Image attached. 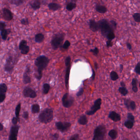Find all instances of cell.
<instances>
[{
	"mask_svg": "<svg viewBox=\"0 0 140 140\" xmlns=\"http://www.w3.org/2000/svg\"><path fill=\"white\" fill-rule=\"evenodd\" d=\"M123 69V65L122 64H120V73L122 72V70Z\"/></svg>",
	"mask_w": 140,
	"mask_h": 140,
	"instance_id": "obj_54",
	"label": "cell"
},
{
	"mask_svg": "<svg viewBox=\"0 0 140 140\" xmlns=\"http://www.w3.org/2000/svg\"><path fill=\"white\" fill-rule=\"evenodd\" d=\"M139 87L140 88V83H139Z\"/></svg>",
	"mask_w": 140,
	"mask_h": 140,
	"instance_id": "obj_59",
	"label": "cell"
},
{
	"mask_svg": "<svg viewBox=\"0 0 140 140\" xmlns=\"http://www.w3.org/2000/svg\"><path fill=\"white\" fill-rule=\"evenodd\" d=\"M21 110V103L19 102L18 103L16 108H15V114L16 117L19 120V115H20V113Z\"/></svg>",
	"mask_w": 140,
	"mask_h": 140,
	"instance_id": "obj_29",
	"label": "cell"
},
{
	"mask_svg": "<svg viewBox=\"0 0 140 140\" xmlns=\"http://www.w3.org/2000/svg\"><path fill=\"white\" fill-rule=\"evenodd\" d=\"M95 9L98 13L102 14H105L107 12V9L106 6L100 4H97L95 5Z\"/></svg>",
	"mask_w": 140,
	"mask_h": 140,
	"instance_id": "obj_19",
	"label": "cell"
},
{
	"mask_svg": "<svg viewBox=\"0 0 140 140\" xmlns=\"http://www.w3.org/2000/svg\"><path fill=\"white\" fill-rule=\"evenodd\" d=\"M2 12L3 18L5 20L10 21L13 19V14L10 10L7 8H4L2 10Z\"/></svg>",
	"mask_w": 140,
	"mask_h": 140,
	"instance_id": "obj_16",
	"label": "cell"
},
{
	"mask_svg": "<svg viewBox=\"0 0 140 140\" xmlns=\"http://www.w3.org/2000/svg\"><path fill=\"white\" fill-rule=\"evenodd\" d=\"M16 63V60L13 56H10L7 58L5 65H4V70L5 72L12 74L13 72L14 66Z\"/></svg>",
	"mask_w": 140,
	"mask_h": 140,
	"instance_id": "obj_6",
	"label": "cell"
},
{
	"mask_svg": "<svg viewBox=\"0 0 140 140\" xmlns=\"http://www.w3.org/2000/svg\"><path fill=\"white\" fill-rule=\"evenodd\" d=\"M136 104L135 102L131 99L130 103H129L130 110H132V111H134L136 109Z\"/></svg>",
	"mask_w": 140,
	"mask_h": 140,
	"instance_id": "obj_37",
	"label": "cell"
},
{
	"mask_svg": "<svg viewBox=\"0 0 140 140\" xmlns=\"http://www.w3.org/2000/svg\"><path fill=\"white\" fill-rule=\"evenodd\" d=\"M102 104V99L101 98H98L95 100L91 109L89 111L86 112L87 115H94L98 110L101 108V105Z\"/></svg>",
	"mask_w": 140,
	"mask_h": 140,
	"instance_id": "obj_9",
	"label": "cell"
},
{
	"mask_svg": "<svg viewBox=\"0 0 140 140\" xmlns=\"http://www.w3.org/2000/svg\"><path fill=\"white\" fill-rule=\"evenodd\" d=\"M7 85L5 83L0 84V103L4 101L6 98V93L7 92Z\"/></svg>",
	"mask_w": 140,
	"mask_h": 140,
	"instance_id": "obj_13",
	"label": "cell"
},
{
	"mask_svg": "<svg viewBox=\"0 0 140 140\" xmlns=\"http://www.w3.org/2000/svg\"><path fill=\"white\" fill-rule=\"evenodd\" d=\"M88 120L87 117L84 115H81L78 119V122L79 124L85 125L88 123Z\"/></svg>",
	"mask_w": 140,
	"mask_h": 140,
	"instance_id": "obj_24",
	"label": "cell"
},
{
	"mask_svg": "<svg viewBox=\"0 0 140 140\" xmlns=\"http://www.w3.org/2000/svg\"><path fill=\"white\" fill-rule=\"evenodd\" d=\"M127 120L132 121V122L135 123V117L133 115V114L131 113H127Z\"/></svg>",
	"mask_w": 140,
	"mask_h": 140,
	"instance_id": "obj_38",
	"label": "cell"
},
{
	"mask_svg": "<svg viewBox=\"0 0 140 140\" xmlns=\"http://www.w3.org/2000/svg\"><path fill=\"white\" fill-rule=\"evenodd\" d=\"M49 58L44 55L40 56L35 60L34 65L37 67V73L35 74V77L38 80H40L42 77V72L46 68L49 63Z\"/></svg>",
	"mask_w": 140,
	"mask_h": 140,
	"instance_id": "obj_1",
	"label": "cell"
},
{
	"mask_svg": "<svg viewBox=\"0 0 140 140\" xmlns=\"http://www.w3.org/2000/svg\"><path fill=\"white\" fill-rule=\"evenodd\" d=\"M23 96L25 97L34 98L37 97V94L34 90L30 87H26L23 92Z\"/></svg>",
	"mask_w": 140,
	"mask_h": 140,
	"instance_id": "obj_12",
	"label": "cell"
},
{
	"mask_svg": "<svg viewBox=\"0 0 140 140\" xmlns=\"http://www.w3.org/2000/svg\"><path fill=\"white\" fill-rule=\"evenodd\" d=\"M21 53L23 55H26L29 53L30 51V47L27 45L26 46L23 47L22 49L20 50Z\"/></svg>",
	"mask_w": 140,
	"mask_h": 140,
	"instance_id": "obj_34",
	"label": "cell"
},
{
	"mask_svg": "<svg viewBox=\"0 0 140 140\" xmlns=\"http://www.w3.org/2000/svg\"><path fill=\"white\" fill-rule=\"evenodd\" d=\"M65 36L66 35L64 33H58L52 35L50 44L53 50H56L62 48Z\"/></svg>",
	"mask_w": 140,
	"mask_h": 140,
	"instance_id": "obj_3",
	"label": "cell"
},
{
	"mask_svg": "<svg viewBox=\"0 0 140 140\" xmlns=\"http://www.w3.org/2000/svg\"><path fill=\"white\" fill-rule=\"evenodd\" d=\"M134 123L132 122V121L127 120L124 123V126L128 129H132L134 127Z\"/></svg>",
	"mask_w": 140,
	"mask_h": 140,
	"instance_id": "obj_32",
	"label": "cell"
},
{
	"mask_svg": "<svg viewBox=\"0 0 140 140\" xmlns=\"http://www.w3.org/2000/svg\"><path fill=\"white\" fill-rule=\"evenodd\" d=\"M108 117L115 122H117L121 120V115L120 114L114 111H110Z\"/></svg>",
	"mask_w": 140,
	"mask_h": 140,
	"instance_id": "obj_17",
	"label": "cell"
},
{
	"mask_svg": "<svg viewBox=\"0 0 140 140\" xmlns=\"http://www.w3.org/2000/svg\"><path fill=\"white\" fill-rule=\"evenodd\" d=\"M23 118L24 119H25L26 120H28V118H29V113L28 111H25L23 112Z\"/></svg>",
	"mask_w": 140,
	"mask_h": 140,
	"instance_id": "obj_49",
	"label": "cell"
},
{
	"mask_svg": "<svg viewBox=\"0 0 140 140\" xmlns=\"http://www.w3.org/2000/svg\"><path fill=\"white\" fill-rule=\"evenodd\" d=\"M79 139L80 138H79V134H74V135H73L72 136H71V137L69 138V140H79Z\"/></svg>",
	"mask_w": 140,
	"mask_h": 140,
	"instance_id": "obj_46",
	"label": "cell"
},
{
	"mask_svg": "<svg viewBox=\"0 0 140 140\" xmlns=\"http://www.w3.org/2000/svg\"><path fill=\"white\" fill-rule=\"evenodd\" d=\"M138 80L136 78H133L131 84L132 85V90L134 92L136 93L138 91V88L137 87V84Z\"/></svg>",
	"mask_w": 140,
	"mask_h": 140,
	"instance_id": "obj_25",
	"label": "cell"
},
{
	"mask_svg": "<svg viewBox=\"0 0 140 140\" xmlns=\"http://www.w3.org/2000/svg\"><path fill=\"white\" fill-rule=\"evenodd\" d=\"M134 71L136 74L140 75V61L138 62L135 66Z\"/></svg>",
	"mask_w": 140,
	"mask_h": 140,
	"instance_id": "obj_39",
	"label": "cell"
},
{
	"mask_svg": "<svg viewBox=\"0 0 140 140\" xmlns=\"http://www.w3.org/2000/svg\"><path fill=\"white\" fill-rule=\"evenodd\" d=\"M113 45V44L111 40H107L106 42V46L108 48L112 47Z\"/></svg>",
	"mask_w": 140,
	"mask_h": 140,
	"instance_id": "obj_48",
	"label": "cell"
},
{
	"mask_svg": "<svg viewBox=\"0 0 140 140\" xmlns=\"http://www.w3.org/2000/svg\"><path fill=\"white\" fill-rule=\"evenodd\" d=\"M31 72V69L30 67L29 66H26V69L23 75V81L25 84L30 83L31 82V78L30 77V74Z\"/></svg>",
	"mask_w": 140,
	"mask_h": 140,
	"instance_id": "obj_14",
	"label": "cell"
},
{
	"mask_svg": "<svg viewBox=\"0 0 140 140\" xmlns=\"http://www.w3.org/2000/svg\"><path fill=\"white\" fill-rule=\"evenodd\" d=\"M83 92H84V88H80V89L79 90L78 92L76 93V95H77V97H80V96L82 95V94H83Z\"/></svg>",
	"mask_w": 140,
	"mask_h": 140,
	"instance_id": "obj_50",
	"label": "cell"
},
{
	"mask_svg": "<svg viewBox=\"0 0 140 140\" xmlns=\"http://www.w3.org/2000/svg\"><path fill=\"white\" fill-rule=\"evenodd\" d=\"M89 51H90V52H91V53H93V55L96 56H97L98 54L99 53V49H98V48L95 47V48L93 49H90Z\"/></svg>",
	"mask_w": 140,
	"mask_h": 140,
	"instance_id": "obj_43",
	"label": "cell"
},
{
	"mask_svg": "<svg viewBox=\"0 0 140 140\" xmlns=\"http://www.w3.org/2000/svg\"><path fill=\"white\" fill-rule=\"evenodd\" d=\"M76 0H71L67 3L66 5V9L68 11H71L77 7Z\"/></svg>",
	"mask_w": 140,
	"mask_h": 140,
	"instance_id": "obj_20",
	"label": "cell"
},
{
	"mask_svg": "<svg viewBox=\"0 0 140 140\" xmlns=\"http://www.w3.org/2000/svg\"><path fill=\"white\" fill-rule=\"evenodd\" d=\"M50 85L48 83H45L43 86V92L45 95L48 94L49 90H50Z\"/></svg>",
	"mask_w": 140,
	"mask_h": 140,
	"instance_id": "obj_33",
	"label": "cell"
},
{
	"mask_svg": "<svg viewBox=\"0 0 140 140\" xmlns=\"http://www.w3.org/2000/svg\"><path fill=\"white\" fill-rule=\"evenodd\" d=\"M40 106L39 104H36L32 105L31 108V111L32 113L36 114V113H39L40 112Z\"/></svg>",
	"mask_w": 140,
	"mask_h": 140,
	"instance_id": "obj_28",
	"label": "cell"
},
{
	"mask_svg": "<svg viewBox=\"0 0 140 140\" xmlns=\"http://www.w3.org/2000/svg\"><path fill=\"white\" fill-rule=\"evenodd\" d=\"M71 58L70 56H67L65 59V65L66 66V72L65 75V84L67 90L68 89L69 86V76H70V69H71Z\"/></svg>",
	"mask_w": 140,
	"mask_h": 140,
	"instance_id": "obj_7",
	"label": "cell"
},
{
	"mask_svg": "<svg viewBox=\"0 0 140 140\" xmlns=\"http://www.w3.org/2000/svg\"><path fill=\"white\" fill-rule=\"evenodd\" d=\"M108 135L112 140H115L117 138L118 132L116 129H111L109 132Z\"/></svg>",
	"mask_w": 140,
	"mask_h": 140,
	"instance_id": "obj_26",
	"label": "cell"
},
{
	"mask_svg": "<svg viewBox=\"0 0 140 140\" xmlns=\"http://www.w3.org/2000/svg\"><path fill=\"white\" fill-rule=\"evenodd\" d=\"M71 46V42L68 40H66L62 46V48L63 49H67Z\"/></svg>",
	"mask_w": 140,
	"mask_h": 140,
	"instance_id": "obj_40",
	"label": "cell"
},
{
	"mask_svg": "<svg viewBox=\"0 0 140 140\" xmlns=\"http://www.w3.org/2000/svg\"><path fill=\"white\" fill-rule=\"evenodd\" d=\"M62 104L63 106L66 108H68L73 105L74 98L68 93H66L63 95L62 98Z\"/></svg>",
	"mask_w": 140,
	"mask_h": 140,
	"instance_id": "obj_8",
	"label": "cell"
},
{
	"mask_svg": "<svg viewBox=\"0 0 140 140\" xmlns=\"http://www.w3.org/2000/svg\"><path fill=\"white\" fill-rule=\"evenodd\" d=\"M29 4L33 10H37L41 7V2L40 0H32L29 2Z\"/></svg>",
	"mask_w": 140,
	"mask_h": 140,
	"instance_id": "obj_18",
	"label": "cell"
},
{
	"mask_svg": "<svg viewBox=\"0 0 140 140\" xmlns=\"http://www.w3.org/2000/svg\"><path fill=\"white\" fill-rule=\"evenodd\" d=\"M1 42V36H0V43Z\"/></svg>",
	"mask_w": 140,
	"mask_h": 140,
	"instance_id": "obj_58",
	"label": "cell"
},
{
	"mask_svg": "<svg viewBox=\"0 0 140 140\" xmlns=\"http://www.w3.org/2000/svg\"><path fill=\"white\" fill-rule=\"evenodd\" d=\"M95 68L96 69H97V68H98V64L96 63H95Z\"/></svg>",
	"mask_w": 140,
	"mask_h": 140,
	"instance_id": "obj_57",
	"label": "cell"
},
{
	"mask_svg": "<svg viewBox=\"0 0 140 140\" xmlns=\"http://www.w3.org/2000/svg\"><path fill=\"white\" fill-rule=\"evenodd\" d=\"M52 137H53L54 139H56V140H57V139H58V138H59V134H57V133H55V134H53Z\"/></svg>",
	"mask_w": 140,
	"mask_h": 140,
	"instance_id": "obj_52",
	"label": "cell"
},
{
	"mask_svg": "<svg viewBox=\"0 0 140 140\" xmlns=\"http://www.w3.org/2000/svg\"><path fill=\"white\" fill-rule=\"evenodd\" d=\"M106 132V128L104 125H99L94 130L93 140H104Z\"/></svg>",
	"mask_w": 140,
	"mask_h": 140,
	"instance_id": "obj_5",
	"label": "cell"
},
{
	"mask_svg": "<svg viewBox=\"0 0 140 140\" xmlns=\"http://www.w3.org/2000/svg\"><path fill=\"white\" fill-rule=\"evenodd\" d=\"M126 46H127V49L129 50H131L132 49V45L129 42H127L126 43Z\"/></svg>",
	"mask_w": 140,
	"mask_h": 140,
	"instance_id": "obj_51",
	"label": "cell"
},
{
	"mask_svg": "<svg viewBox=\"0 0 140 140\" xmlns=\"http://www.w3.org/2000/svg\"><path fill=\"white\" fill-rule=\"evenodd\" d=\"M130 99H125L124 100V104L126 108L128 111H130V108H129V103H130Z\"/></svg>",
	"mask_w": 140,
	"mask_h": 140,
	"instance_id": "obj_41",
	"label": "cell"
},
{
	"mask_svg": "<svg viewBox=\"0 0 140 140\" xmlns=\"http://www.w3.org/2000/svg\"><path fill=\"white\" fill-rule=\"evenodd\" d=\"M6 25L5 22L3 21H0V31L4 30L5 29Z\"/></svg>",
	"mask_w": 140,
	"mask_h": 140,
	"instance_id": "obj_44",
	"label": "cell"
},
{
	"mask_svg": "<svg viewBox=\"0 0 140 140\" xmlns=\"http://www.w3.org/2000/svg\"><path fill=\"white\" fill-rule=\"evenodd\" d=\"M11 30L10 29H5L1 31V36L4 41H6L7 39L8 35L11 33Z\"/></svg>",
	"mask_w": 140,
	"mask_h": 140,
	"instance_id": "obj_22",
	"label": "cell"
},
{
	"mask_svg": "<svg viewBox=\"0 0 140 140\" xmlns=\"http://www.w3.org/2000/svg\"><path fill=\"white\" fill-rule=\"evenodd\" d=\"M95 71H94L93 69H92V79L93 81L94 80V79H95Z\"/></svg>",
	"mask_w": 140,
	"mask_h": 140,
	"instance_id": "obj_53",
	"label": "cell"
},
{
	"mask_svg": "<svg viewBox=\"0 0 140 140\" xmlns=\"http://www.w3.org/2000/svg\"><path fill=\"white\" fill-rule=\"evenodd\" d=\"M55 126L57 129L62 132H65L68 131L71 127V124L68 122H56Z\"/></svg>",
	"mask_w": 140,
	"mask_h": 140,
	"instance_id": "obj_11",
	"label": "cell"
},
{
	"mask_svg": "<svg viewBox=\"0 0 140 140\" xmlns=\"http://www.w3.org/2000/svg\"><path fill=\"white\" fill-rule=\"evenodd\" d=\"M110 76L111 79L113 81H116L119 78L118 74L114 71H111L110 73Z\"/></svg>",
	"mask_w": 140,
	"mask_h": 140,
	"instance_id": "obj_31",
	"label": "cell"
},
{
	"mask_svg": "<svg viewBox=\"0 0 140 140\" xmlns=\"http://www.w3.org/2000/svg\"><path fill=\"white\" fill-rule=\"evenodd\" d=\"M89 28L93 32H96L100 30V26L98 21L94 19H91L89 22Z\"/></svg>",
	"mask_w": 140,
	"mask_h": 140,
	"instance_id": "obj_15",
	"label": "cell"
},
{
	"mask_svg": "<svg viewBox=\"0 0 140 140\" xmlns=\"http://www.w3.org/2000/svg\"><path fill=\"white\" fill-rule=\"evenodd\" d=\"M133 18L134 21L137 23H140V13L136 12L133 14Z\"/></svg>",
	"mask_w": 140,
	"mask_h": 140,
	"instance_id": "obj_35",
	"label": "cell"
},
{
	"mask_svg": "<svg viewBox=\"0 0 140 140\" xmlns=\"http://www.w3.org/2000/svg\"><path fill=\"white\" fill-rule=\"evenodd\" d=\"M53 111L51 108H46L43 110L39 116V120L41 123L48 124L53 119Z\"/></svg>",
	"mask_w": 140,
	"mask_h": 140,
	"instance_id": "obj_4",
	"label": "cell"
},
{
	"mask_svg": "<svg viewBox=\"0 0 140 140\" xmlns=\"http://www.w3.org/2000/svg\"><path fill=\"white\" fill-rule=\"evenodd\" d=\"M20 127L19 125H13L11 126L10 130V134L9 135V140H17L18 133Z\"/></svg>",
	"mask_w": 140,
	"mask_h": 140,
	"instance_id": "obj_10",
	"label": "cell"
},
{
	"mask_svg": "<svg viewBox=\"0 0 140 140\" xmlns=\"http://www.w3.org/2000/svg\"><path fill=\"white\" fill-rule=\"evenodd\" d=\"M4 129V126L1 122H0V131H2Z\"/></svg>",
	"mask_w": 140,
	"mask_h": 140,
	"instance_id": "obj_56",
	"label": "cell"
},
{
	"mask_svg": "<svg viewBox=\"0 0 140 140\" xmlns=\"http://www.w3.org/2000/svg\"><path fill=\"white\" fill-rule=\"evenodd\" d=\"M27 45V41L25 40H23L20 42L19 43V48L20 50L22 49L23 47L26 46Z\"/></svg>",
	"mask_w": 140,
	"mask_h": 140,
	"instance_id": "obj_36",
	"label": "cell"
},
{
	"mask_svg": "<svg viewBox=\"0 0 140 140\" xmlns=\"http://www.w3.org/2000/svg\"><path fill=\"white\" fill-rule=\"evenodd\" d=\"M100 26V30L102 35L107 38L109 34L114 33L115 29L112 27L110 21L107 19H103L98 21Z\"/></svg>",
	"mask_w": 140,
	"mask_h": 140,
	"instance_id": "obj_2",
	"label": "cell"
},
{
	"mask_svg": "<svg viewBox=\"0 0 140 140\" xmlns=\"http://www.w3.org/2000/svg\"><path fill=\"white\" fill-rule=\"evenodd\" d=\"M48 7L49 10L53 11H56L59 10L62 8L61 5L56 3H50L48 4Z\"/></svg>",
	"mask_w": 140,
	"mask_h": 140,
	"instance_id": "obj_21",
	"label": "cell"
},
{
	"mask_svg": "<svg viewBox=\"0 0 140 140\" xmlns=\"http://www.w3.org/2000/svg\"><path fill=\"white\" fill-rule=\"evenodd\" d=\"M110 22L112 27H113V28L115 30H116L117 26V22L115 21H114V20H110Z\"/></svg>",
	"mask_w": 140,
	"mask_h": 140,
	"instance_id": "obj_45",
	"label": "cell"
},
{
	"mask_svg": "<svg viewBox=\"0 0 140 140\" xmlns=\"http://www.w3.org/2000/svg\"><path fill=\"white\" fill-rule=\"evenodd\" d=\"M44 35L41 33H37L34 37L35 42L38 43H41L44 40Z\"/></svg>",
	"mask_w": 140,
	"mask_h": 140,
	"instance_id": "obj_23",
	"label": "cell"
},
{
	"mask_svg": "<svg viewBox=\"0 0 140 140\" xmlns=\"http://www.w3.org/2000/svg\"><path fill=\"white\" fill-rule=\"evenodd\" d=\"M120 85H121V87H126V85L124 81H121L120 83Z\"/></svg>",
	"mask_w": 140,
	"mask_h": 140,
	"instance_id": "obj_55",
	"label": "cell"
},
{
	"mask_svg": "<svg viewBox=\"0 0 140 140\" xmlns=\"http://www.w3.org/2000/svg\"><path fill=\"white\" fill-rule=\"evenodd\" d=\"M21 24L24 26H27L29 25V21L28 18H25L22 19L21 21Z\"/></svg>",
	"mask_w": 140,
	"mask_h": 140,
	"instance_id": "obj_42",
	"label": "cell"
},
{
	"mask_svg": "<svg viewBox=\"0 0 140 140\" xmlns=\"http://www.w3.org/2000/svg\"><path fill=\"white\" fill-rule=\"evenodd\" d=\"M10 2L11 4L19 7L24 4L25 2V0H10Z\"/></svg>",
	"mask_w": 140,
	"mask_h": 140,
	"instance_id": "obj_27",
	"label": "cell"
},
{
	"mask_svg": "<svg viewBox=\"0 0 140 140\" xmlns=\"http://www.w3.org/2000/svg\"><path fill=\"white\" fill-rule=\"evenodd\" d=\"M19 121V120L16 117H13L12 120V122L13 125H16Z\"/></svg>",
	"mask_w": 140,
	"mask_h": 140,
	"instance_id": "obj_47",
	"label": "cell"
},
{
	"mask_svg": "<svg viewBox=\"0 0 140 140\" xmlns=\"http://www.w3.org/2000/svg\"><path fill=\"white\" fill-rule=\"evenodd\" d=\"M118 91L121 95L124 96H126L129 93V91L126 87H120L118 89Z\"/></svg>",
	"mask_w": 140,
	"mask_h": 140,
	"instance_id": "obj_30",
	"label": "cell"
}]
</instances>
